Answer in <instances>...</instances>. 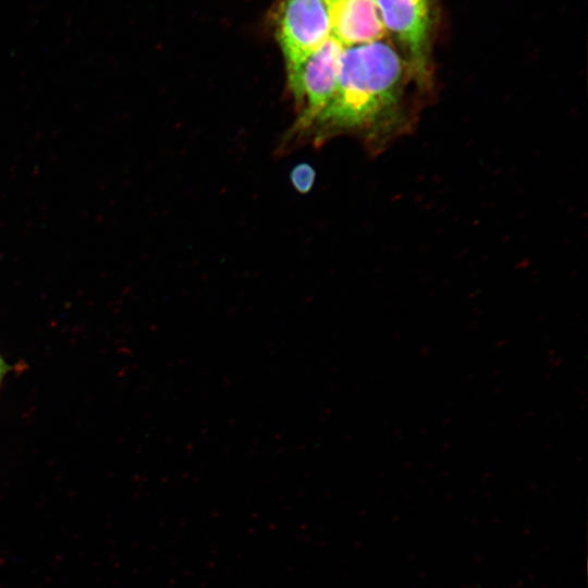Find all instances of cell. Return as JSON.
Segmentation results:
<instances>
[{
  "instance_id": "cell-1",
  "label": "cell",
  "mask_w": 588,
  "mask_h": 588,
  "mask_svg": "<svg viewBox=\"0 0 588 588\" xmlns=\"http://www.w3.org/2000/svg\"><path fill=\"white\" fill-rule=\"evenodd\" d=\"M405 70L404 58L384 38L344 47L335 93L305 132L318 140L375 131L399 108Z\"/></svg>"
},
{
  "instance_id": "cell-2",
  "label": "cell",
  "mask_w": 588,
  "mask_h": 588,
  "mask_svg": "<svg viewBox=\"0 0 588 588\" xmlns=\"http://www.w3.org/2000/svg\"><path fill=\"white\" fill-rule=\"evenodd\" d=\"M343 46L330 36L298 63L286 66L289 87L301 108L294 130L302 133L332 99Z\"/></svg>"
},
{
  "instance_id": "cell-3",
  "label": "cell",
  "mask_w": 588,
  "mask_h": 588,
  "mask_svg": "<svg viewBox=\"0 0 588 588\" xmlns=\"http://www.w3.org/2000/svg\"><path fill=\"white\" fill-rule=\"evenodd\" d=\"M387 34H390L418 83L429 76L434 0H376Z\"/></svg>"
},
{
  "instance_id": "cell-4",
  "label": "cell",
  "mask_w": 588,
  "mask_h": 588,
  "mask_svg": "<svg viewBox=\"0 0 588 588\" xmlns=\"http://www.w3.org/2000/svg\"><path fill=\"white\" fill-rule=\"evenodd\" d=\"M273 25L286 66L294 65L331 36L327 0H278Z\"/></svg>"
},
{
  "instance_id": "cell-5",
  "label": "cell",
  "mask_w": 588,
  "mask_h": 588,
  "mask_svg": "<svg viewBox=\"0 0 588 588\" xmlns=\"http://www.w3.org/2000/svg\"><path fill=\"white\" fill-rule=\"evenodd\" d=\"M331 36L350 47L383 39L387 30L376 0H327Z\"/></svg>"
},
{
  "instance_id": "cell-6",
  "label": "cell",
  "mask_w": 588,
  "mask_h": 588,
  "mask_svg": "<svg viewBox=\"0 0 588 588\" xmlns=\"http://www.w3.org/2000/svg\"><path fill=\"white\" fill-rule=\"evenodd\" d=\"M315 169L306 162L298 163L291 171L292 185L297 192L302 194H306L311 189L315 183Z\"/></svg>"
},
{
  "instance_id": "cell-7",
  "label": "cell",
  "mask_w": 588,
  "mask_h": 588,
  "mask_svg": "<svg viewBox=\"0 0 588 588\" xmlns=\"http://www.w3.org/2000/svg\"><path fill=\"white\" fill-rule=\"evenodd\" d=\"M7 371H8V365L5 364V362L0 356V383H1V381H2V379H3Z\"/></svg>"
}]
</instances>
